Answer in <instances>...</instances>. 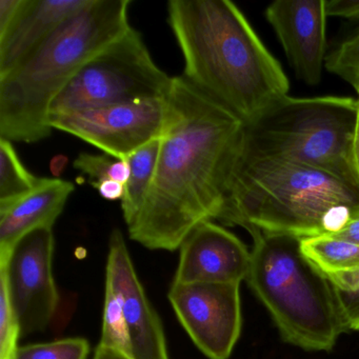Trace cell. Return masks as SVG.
Instances as JSON below:
<instances>
[{
	"instance_id": "9",
	"label": "cell",
	"mask_w": 359,
	"mask_h": 359,
	"mask_svg": "<svg viewBox=\"0 0 359 359\" xmlns=\"http://www.w3.org/2000/svg\"><path fill=\"white\" fill-rule=\"evenodd\" d=\"M54 248L52 228L37 229L22 237L0 262V283L7 287L22 336L45 331L57 311Z\"/></svg>"
},
{
	"instance_id": "23",
	"label": "cell",
	"mask_w": 359,
	"mask_h": 359,
	"mask_svg": "<svg viewBox=\"0 0 359 359\" xmlns=\"http://www.w3.org/2000/svg\"><path fill=\"white\" fill-rule=\"evenodd\" d=\"M359 68V28L340 43L325 58V69L344 81Z\"/></svg>"
},
{
	"instance_id": "21",
	"label": "cell",
	"mask_w": 359,
	"mask_h": 359,
	"mask_svg": "<svg viewBox=\"0 0 359 359\" xmlns=\"http://www.w3.org/2000/svg\"><path fill=\"white\" fill-rule=\"evenodd\" d=\"M90 344L81 337L20 346L13 359H87Z\"/></svg>"
},
{
	"instance_id": "16",
	"label": "cell",
	"mask_w": 359,
	"mask_h": 359,
	"mask_svg": "<svg viewBox=\"0 0 359 359\" xmlns=\"http://www.w3.org/2000/svg\"><path fill=\"white\" fill-rule=\"evenodd\" d=\"M161 144V137L156 138L125 159L129 165L130 177L125 184L121 210L127 228L137 219L148 198L156 172Z\"/></svg>"
},
{
	"instance_id": "13",
	"label": "cell",
	"mask_w": 359,
	"mask_h": 359,
	"mask_svg": "<svg viewBox=\"0 0 359 359\" xmlns=\"http://www.w3.org/2000/svg\"><path fill=\"white\" fill-rule=\"evenodd\" d=\"M251 252L224 226L201 222L180 248L173 283H241L247 279Z\"/></svg>"
},
{
	"instance_id": "27",
	"label": "cell",
	"mask_w": 359,
	"mask_h": 359,
	"mask_svg": "<svg viewBox=\"0 0 359 359\" xmlns=\"http://www.w3.org/2000/svg\"><path fill=\"white\" fill-rule=\"evenodd\" d=\"M333 235L359 245V215L350 220L341 231Z\"/></svg>"
},
{
	"instance_id": "30",
	"label": "cell",
	"mask_w": 359,
	"mask_h": 359,
	"mask_svg": "<svg viewBox=\"0 0 359 359\" xmlns=\"http://www.w3.org/2000/svg\"><path fill=\"white\" fill-rule=\"evenodd\" d=\"M359 100V97H358ZM353 157H354L355 169L359 178V109L357 118L356 131H355L354 144H353Z\"/></svg>"
},
{
	"instance_id": "4",
	"label": "cell",
	"mask_w": 359,
	"mask_h": 359,
	"mask_svg": "<svg viewBox=\"0 0 359 359\" xmlns=\"http://www.w3.org/2000/svg\"><path fill=\"white\" fill-rule=\"evenodd\" d=\"M130 5V0H91L0 76V137L34 144L51 135L52 102L89 60L131 28Z\"/></svg>"
},
{
	"instance_id": "29",
	"label": "cell",
	"mask_w": 359,
	"mask_h": 359,
	"mask_svg": "<svg viewBox=\"0 0 359 359\" xmlns=\"http://www.w3.org/2000/svg\"><path fill=\"white\" fill-rule=\"evenodd\" d=\"M93 359H129L115 351L110 348H104V346H97L94 354Z\"/></svg>"
},
{
	"instance_id": "26",
	"label": "cell",
	"mask_w": 359,
	"mask_h": 359,
	"mask_svg": "<svg viewBox=\"0 0 359 359\" xmlns=\"http://www.w3.org/2000/svg\"><path fill=\"white\" fill-rule=\"evenodd\" d=\"M93 188L97 189L100 196L107 201H123L125 195V184L115 180H104L93 186Z\"/></svg>"
},
{
	"instance_id": "1",
	"label": "cell",
	"mask_w": 359,
	"mask_h": 359,
	"mask_svg": "<svg viewBox=\"0 0 359 359\" xmlns=\"http://www.w3.org/2000/svg\"><path fill=\"white\" fill-rule=\"evenodd\" d=\"M154 180L130 238L173 252L201 222L217 220L245 123L193 86L173 77Z\"/></svg>"
},
{
	"instance_id": "11",
	"label": "cell",
	"mask_w": 359,
	"mask_h": 359,
	"mask_svg": "<svg viewBox=\"0 0 359 359\" xmlns=\"http://www.w3.org/2000/svg\"><path fill=\"white\" fill-rule=\"evenodd\" d=\"M241 283H173L169 300L182 327L209 359H228L241 336Z\"/></svg>"
},
{
	"instance_id": "5",
	"label": "cell",
	"mask_w": 359,
	"mask_h": 359,
	"mask_svg": "<svg viewBox=\"0 0 359 359\" xmlns=\"http://www.w3.org/2000/svg\"><path fill=\"white\" fill-rule=\"evenodd\" d=\"M253 237L248 285L285 341L330 351L344 330L331 283L302 254L300 238L249 231Z\"/></svg>"
},
{
	"instance_id": "10",
	"label": "cell",
	"mask_w": 359,
	"mask_h": 359,
	"mask_svg": "<svg viewBox=\"0 0 359 359\" xmlns=\"http://www.w3.org/2000/svg\"><path fill=\"white\" fill-rule=\"evenodd\" d=\"M165 98L51 114L50 125L81 138L104 154L125 161L144 144L161 137L167 116Z\"/></svg>"
},
{
	"instance_id": "7",
	"label": "cell",
	"mask_w": 359,
	"mask_h": 359,
	"mask_svg": "<svg viewBox=\"0 0 359 359\" xmlns=\"http://www.w3.org/2000/svg\"><path fill=\"white\" fill-rule=\"evenodd\" d=\"M172 83L173 77L155 64L142 34L131 27L81 69L52 102L50 115L165 98Z\"/></svg>"
},
{
	"instance_id": "31",
	"label": "cell",
	"mask_w": 359,
	"mask_h": 359,
	"mask_svg": "<svg viewBox=\"0 0 359 359\" xmlns=\"http://www.w3.org/2000/svg\"><path fill=\"white\" fill-rule=\"evenodd\" d=\"M346 83H350L359 95V68L355 71L354 74L348 79Z\"/></svg>"
},
{
	"instance_id": "15",
	"label": "cell",
	"mask_w": 359,
	"mask_h": 359,
	"mask_svg": "<svg viewBox=\"0 0 359 359\" xmlns=\"http://www.w3.org/2000/svg\"><path fill=\"white\" fill-rule=\"evenodd\" d=\"M73 182L60 178H43L39 187L13 205L0 209V262L16 243L32 231L53 228L74 192Z\"/></svg>"
},
{
	"instance_id": "8",
	"label": "cell",
	"mask_w": 359,
	"mask_h": 359,
	"mask_svg": "<svg viewBox=\"0 0 359 359\" xmlns=\"http://www.w3.org/2000/svg\"><path fill=\"white\" fill-rule=\"evenodd\" d=\"M98 346L129 359H170L161 318L136 274L123 233L109 241L102 337Z\"/></svg>"
},
{
	"instance_id": "6",
	"label": "cell",
	"mask_w": 359,
	"mask_h": 359,
	"mask_svg": "<svg viewBox=\"0 0 359 359\" xmlns=\"http://www.w3.org/2000/svg\"><path fill=\"white\" fill-rule=\"evenodd\" d=\"M358 98L285 97L245 125L243 150L316 168L358 187L353 157Z\"/></svg>"
},
{
	"instance_id": "28",
	"label": "cell",
	"mask_w": 359,
	"mask_h": 359,
	"mask_svg": "<svg viewBox=\"0 0 359 359\" xmlns=\"http://www.w3.org/2000/svg\"><path fill=\"white\" fill-rule=\"evenodd\" d=\"M68 163L69 158L65 155H57L52 158L51 163H50V170L55 178H60L62 175Z\"/></svg>"
},
{
	"instance_id": "24",
	"label": "cell",
	"mask_w": 359,
	"mask_h": 359,
	"mask_svg": "<svg viewBox=\"0 0 359 359\" xmlns=\"http://www.w3.org/2000/svg\"><path fill=\"white\" fill-rule=\"evenodd\" d=\"M327 18L359 20V0H325Z\"/></svg>"
},
{
	"instance_id": "32",
	"label": "cell",
	"mask_w": 359,
	"mask_h": 359,
	"mask_svg": "<svg viewBox=\"0 0 359 359\" xmlns=\"http://www.w3.org/2000/svg\"><path fill=\"white\" fill-rule=\"evenodd\" d=\"M358 97H359V95H358Z\"/></svg>"
},
{
	"instance_id": "25",
	"label": "cell",
	"mask_w": 359,
	"mask_h": 359,
	"mask_svg": "<svg viewBox=\"0 0 359 359\" xmlns=\"http://www.w3.org/2000/svg\"><path fill=\"white\" fill-rule=\"evenodd\" d=\"M25 0H0V36L15 22Z\"/></svg>"
},
{
	"instance_id": "20",
	"label": "cell",
	"mask_w": 359,
	"mask_h": 359,
	"mask_svg": "<svg viewBox=\"0 0 359 359\" xmlns=\"http://www.w3.org/2000/svg\"><path fill=\"white\" fill-rule=\"evenodd\" d=\"M346 331H359V270L327 277Z\"/></svg>"
},
{
	"instance_id": "12",
	"label": "cell",
	"mask_w": 359,
	"mask_h": 359,
	"mask_svg": "<svg viewBox=\"0 0 359 359\" xmlns=\"http://www.w3.org/2000/svg\"><path fill=\"white\" fill-rule=\"evenodd\" d=\"M296 76L317 86L325 68V0H277L266 9Z\"/></svg>"
},
{
	"instance_id": "22",
	"label": "cell",
	"mask_w": 359,
	"mask_h": 359,
	"mask_svg": "<svg viewBox=\"0 0 359 359\" xmlns=\"http://www.w3.org/2000/svg\"><path fill=\"white\" fill-rule=\"evenodd\" d=\"M22 337L20 323L7 287L0 283V359H13Z\"/></svg>"
},
{
	"instance_id": "18",
	"label": "cell",
	"mask_w": 359,
	"mask_h": 359,
	"mask_svg": "<svg viewBox=\"0 0 359 359\" xmlns=\"http://www.w3.org/2000/svg\"><path fill=\"white\" fill-rule=\"evenodd\" d=\"M43 180L22 165L12 142L0 137V209L30 194Z\"/></svg>"
},
{
	"instance_id": "2",
	"label": "cell",
	"mask_w": 359,
	"mask_h": 359,
	"mask_svg": "<svg viewBox=\"0 0 359 359\" xmlns=\"http://www.w3.org/2000/svg\"><path fill=\"white\" fill-rule=\"evenodd\" d=\"M168 22L184 76L245 125L289 96L280 64L232 1L171 0Z\"/></svg>"
},
{
	"instance_id": "3",
	"label": "cell",
	"mask_w": 359,
	"mask_h": 359,
	"mask_svg": "<svg viewBox=\"0 0 359 359\" xmlns=\"http://www.w3.org/2000/svg\"><path fill=\"white\" fill-rule=\"evenodd\" d=\"M357 215L358 187L302 163L249 154L241 146L217 220L302 239L336 234Z\"/></svg>"
},
{
	"instance_id": "17",
	"label": "cell",
	"mask_w": 359,
	"mask_h": 359,
	"mask_svg": "<svg viewBox=\"0 0 359 359\" xmlns=\"http://www.w3.org/2000/svg\"><path fill=\"white\" fill-rule=\"evenodd\" d=\"M300 250L327 278L359 270V245L335 235L300 239Z\"/></svg>"
},
{
	"instance_id": "19",
	"label": "cell",
	"mask_w": 359,
	"mask_h": 359,
	"mask_svg": "<svg viewBox=\"0 0 359 359\" xmlns=\"http://www.w3.org/2000/svg\"><path fill=\"white\" fill-rule=\"evenodd\" d=\"M75 170L87 175L92 187L104 180H115L126 184L130 177L127 161L108 154L95 155L81 153L73 163Z\"/></svg>"
},
{
	"instance_id": "14",
	"label": "cell",
	"mask_w": 359,
	"mask_h": 359,
	"mask_svg": "<svg viewBox=\"0 0 359 359\" xmlns=\"http://www.w3.org/2000/svg\"><path fill=\"white\" fill-rule=\"evenodd\" d=\"M91 0H25L9 30L0 36V76L13 70Z\"/></svg>"
}]
</instances>
